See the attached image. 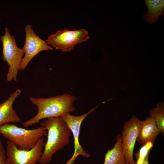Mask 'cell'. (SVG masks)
Masks as SVG:
<instances>
[{
    "label": "cell",
    "instance_id": "17",
    "mask_svg": "<svg viewBox=\"0 0 164 164\" xmlns=\"http://www.w3.org/2000/svg\"><path fill=\"white\" fill-rule=\"evenodd\" d=\"M150 153H148L145 157L143 162L141 164H149V157Z\"/></svg>",
    "mask_w": 164,
    "mask_h": 164
},
{
    "label": "cell",
    "instance_id": "7",
    "mask_svg": "<svg viewBox=\"0 0 164 164\" xmlns=\"http://www.w3.org/2000/svg\"><path fill=\"white\" fill-rule=\"evenodd\" d=\"M142 122L138 118L133 115L123 124L121 131V146L126 164H136L133 159V152Z\"/></svg>",
    "mask_w": 164,
    "mask_h": 164
},
{
    "label": "cell",
    "instance_id": "8",
    "mask_svg": "<svg viewBox=\"0 0 164 164\" xmlns=\"http://www.w3.org/2000/svg\"><path fill=\"white\" fill-rule=\"evenodd\" d=\"M25 29V40L22 48L25 55L22 59L19 70H23L31 60L40 52L53 50L46 41L36 34L31 25L26 26Z\"/></svg>",
    "mask_w": 164,
    "mask_h": 164
},
{
    "label": "cell",
    "instance_id": "5",
    "mask_svg": "<svg viewBox=\"0 0 164 164\" xmlns=\"http://www.w3.org/2000/svg\"><path fill=\"white\" fill-rule=\"evenodd\" d=\"M89 38L88 32L84 29L73 30L64 29L58 30L55 33L50 34L46 42L56 50L65 52L71 51L75 45Z\"/></svg>",
    "mask_w": 164,
    "mask_h": 164
},
{
    "label": "cell",
    "instance_id": "13",
    "mask_svg": "<svg viewBox=\"0 0 164 164\" xmlns=\"http://www.w3.org/2000/svg\"><path fill=\"white\" fill-rule=\"evenodd\" d=\"M116 141L113 147L108 150L105 154L103 164H124L125 159L121 146V136L120 134L116 137Z\"/></svg>",
    "mask_w": 164,
    "mask_h": 164
},
{
    "label": "cell",
    "instance_id": "16",
    "mask_svg": "<svg viewBox=\"0 0 164 164\" xmlns=\"http://www.w3.org/2000/svg\"><path fill=\"white\" fill-rule=\"evenodd\" d=\"M6 153L2 140H0V164H6Z\"/></svg>",
    "mask_w": 164,
    "mask_h": 164
},
{
    "label": "cell",
    "instance_id": "19",
    "mask_svg": "<svg viewBox=\"0 0 164 164\" xmlns=\"http://www.w3.org/2000/svg\"><path fill=\"white\" fill-rule=\"evenodd\" d=\"M126 164V163H125V164Z\"/></svg>",
    "mask_w": 164,
    "mask_h": 164
},
{
    "label": "cell",
    "instance_id": "18",
    "mask_svg": "<svg viewBox=\"0 0 164 164\" xmlns=\"http://www.w3.org/2000/svg\"></svg>",
    "mask_w": 164,
    "mask_h": 164
},
{
    "label": "cell",
    "instance_id": "10",
    "mask_svg": "<svg viewBox=\"0 0 164 164\" xmlns=\"http://www.w3.org/2000/svg\"><path fill=\"white\" fill-rule=\"evenodd\" d=\"M161 133L154 119L149 116L142 121L136 141L142 146L149 142L154 145L157 136Z\"/></svg>",
    "mask_w": 164,
    "mask_h": 164
},
{
    "label": "cell",
    "instance_id": "6",
    "mask_svg": "<svg viewBox=\"0 0 164 164\" xmlns=\"http://www.w3.org/2000/svg\"><path fill=\"white\" fill-rule=\"evenodd\" d=\"M41 138L32 149H20L11 141L6 142V164H36L42 155L45 143Z\"/></svg>",
    "mask_w": 164,
    "mask_h": 164
},
{
    "label": "cell",
    "instance_id": "3",
    "mask_svg": "<svg viewBox=\"0 0 164 164\" xmlns=\"http://www.w3.org/2000/svg\"><path fill=\"white\" fill-rule=\"evenodd\" d=\"M0 133L19 149L26 150L32 149L41 138L47 134V131L41 126L28 129L10 123L0 126Z\"/></svg>",
    "mask_w": 164,
    "mask_h": 164
},
{
    "label": "cell",
    "instance_id": "11",
    "mask_svg": "<svg viewBox=\"0 0 164 164\" xmlns=\"http://www.w3.org/2000/svg\"><path fill=\"white\" fill-rule=\"evenodd\" d=\"M22 91L21 90L17 89L5 101L0 103V126L6 123L18 122L20 121V118L12 108V105Z\"/></svg>",
    "mask_w": 164,
    "mask_h": 164
},
{
    "label": "cell",
    "instance_id": "12",
    "mask_svg": "<svg viewBox=\"0 0 164 164\" xmlns=\"http://www.w3.org/2000/svg\"><path fill=\"white\" fill-rule=\"evenodd\" d=\"M147 11L143 15V19L149 24L155 23L160 16H164V1L162 0H145Z\"/></svg>",
    "mask_w": 164,
    "mask_h": 164
},
{
    "label": "cell",
    "instance_id": "15",
    "mask_svg": "<svg viewBox=\"0 0 164 164\" xmlns=\"http://www.w3.org/2000/svg\"><path fill=\"white\" fill-rule=\"evenodd\" d=\"M153 146V144L151 142H148L142 146L140 149L138 153L135 154L137 160L136 164H141L142 163L145 157L150 153V150Z\"/></svg>",
    "mask_w": 164,
    "mask_h": 164
},
{
    "label": "cell",
    "instance_id": "14",
    "mask_svg": "<svg viewBox=\"0 0 164 164\" xmlns=\"http://www.w3.org/2000/svg\"><path fill=\"white\" fill-rule=\"evenodd\" d=\"M149 114L155 120L158 128L164 134V104L158 103L156 107L150 110Z\"/></svg>",
    "mask_w": 164,
    "mask_h": 164
},
{
    "label": "cell",
    "instance_id": "9",
    "mask_svg": "<svg viewBox=\"0 0 164 164\" xmlns=\"http://www.w3.org/2000/svg\"><path fill=\"white\" fill-rule=\"evenodd\" d=\"M96 106L88 112L80 116H73L68 113L61 117L66 123L70 130L74 138V150L71 158L64 164H74L76 158L78 155L89 158L91 155L82 148L79 142V136L81 125L84 119L91 113L94 111Z\"/></svg>",
    "mask_w": 164,
    "mask_h": 164
},
{
    "label": "cell",
    "instance_id": "1",
    "mask_svg": "<svg viewBox=\"0 0 164 164\" xmlns=\"http://www.w3.org/2000/svg\"><path fill=\"white\" fill-rule=\"evenodd\" d=\"M76 97L67 94L47 98L30 97V100L38 109L34 116L22 123L25 127H28L39 123L43 119L61 117L73 112L76 108L73 103Z\"/></svg>",
    "mask_w": 164,
    "mask_h": 164
},
{
    "label": "cell",
    "instance_id": "2",
    "mask_svg": "<svg viewBox=\"0 0 164 164\" xmlns=\"http://www.w3.org/2000/svg\"><path fill=\"white\" fill-rule=\"evenodd\" d=\"M47 131V140L42 155L38 162L41 164L50 163L53 155L69 143L71 132L61 117L46 118L40 122Z\"/></svg>",
    "mask_w": 164,
    "mask_h": 164
},
{
    "label": "cell",
    "instance_id": "4",
    "mask_svg": "<svg viewBox=\"0 0 164 164\" xmlns=\"http://www.w3.org/2000/svg\"><path fill=\"white\" fill-rule=\"evenodd\" d=\"M5 33L1 36L0 39L2 43L3 60L9 67L6 79L8 81H16L24 51L17 46L14 36L10 34L8 28L5 27Z\"/></svg>",
    "mask_w": 164,
    "mask_h": 164
}]
</instances>
